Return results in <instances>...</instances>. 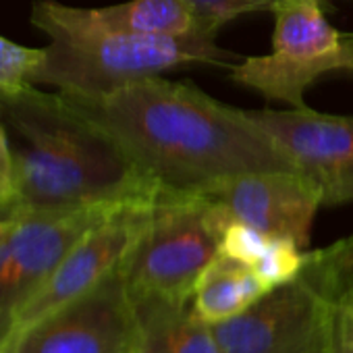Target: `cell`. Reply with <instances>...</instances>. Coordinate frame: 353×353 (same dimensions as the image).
<instances>
[{
	"mask_svg": "<svg viewBox=\"0 0 353 353\" xmlns=\"http://www.w3.org/2000/svg\"><path fill=\"white\" fill-rule=\"evenodd\" d=\"M32 23L50 36L34 85H54L69 94H106L131 81L156 77L183 65H225L233 52L216 46L212 34L143 38L88 23L77 7L36 0Z\"/></svg>",
	"mask_w": 353,
	"mask_h": 353,
	"instance_id": "3957f363",
	"label": "cell"
},
{
	"mask_svg": "<svg viewBox=\"0 0 353 353\" xmlns=\"http://www.w3.org/2000/svg\"><path fill=\"white\" fill-rule=\"evenodd\" d=\"M223 229L204 194L158 192L145 229L131 248L123 279L135 301H188L219 254Z\"/></svg>",
	"mask_w": 353,
	"mask_h": 353,
	"instance_id": "5b68a950",
	"label": "cell"
},
{
	"mask_svg": "<svg viewBox=\"0 0 353 353\" xmlns=\"http://www.w3.org/2000/svg\"><path fill=\"white\" fill-rule=\"evenodd\" d=\"M135 353H143V351H141V347H139V349H137V351H135Z\"/></svg>",
	"mask_w": 353,
	"mask_h": 353,
	"instance_id": "7402d4cb",
	"label": "cell"
},
{
	"mask_svg": "<svg viewBox=\"0 0 353 353\" xmlns=\"http://www.w3.org/2000/svg\"><path fill=\"white\" fill-rule=\"evenodd\" d=\"M3 131H5V129H3V125H0V133H3Z\"/></svg>",
	"mask_w": 353,
	"mask_h": 353,
	"instance_id": "603a6c76",
	"label": "cell"
},
{
	"mask_svg": "<svg viewBox=\"0 0 353 353\" xmlns=\"http://www.w3.org/2000/svg\"><path fill=\"white\" fill-rule=\"evenodd\" d=\"M0 114L17 135V202L11 214L73 210L152 200L158 192L121 148L61 92L30 85L0 98Z\"/></svg>",
	"mask_w": 353,
	"mask_h": 353,
	"instance_id": "7a4b0ae2",
	"label": "cell"
},
{
	"mask_svg": "<svg viewBox=\"0 0 353 353\" xmlns=\"http://www.w3.org/2000/svg\"><path fill=\"white\" fill-rule=\"evenodd\" d=\"M77 11L96 28L129 36L183 38L204 32L185 0H129L102 9L77 7Z\"/></svg>",
	"mask_w": 353,
	"mask_h": 353,
	"instance_id": "4fadbf2b",
	"label": "cell"
},
{
	"mask_svg": "<svg viewBox=\"0 0 353 353\" xmlns=\"http://www.w3.org/2000/svg\"><path fill=\"white\" fill-rule=\"evenodd\" d=\"M334 353H353V291L343 299L336 316Z\"/></svg>",
	"mask_w": 353,
	"mask_h": 353,
	"instance_id": "ffe728a7",
	"label": "cell"
},
{
	"mask_svg": "<svg viewBox=\"0 0 353 353\" xmlns=\"http://www.w3.org/2000/svg\"><path fill=\"white\" fill-rule=\"evenodd\" d=\"M221 229L233 223L248 225L268 237H285L301 250L310 243V231L322 196L297 170L245 172L204 192Z\"/></svg>",
	"mask_w": 353,
	"mask_h": 353,
	"instance_id": "30bf717a",
	"label": "cell"
},
{
	"mask_svg": "<svg viewBox=\"0 0 353 353\" xmlns=\"http://www.w3.org/2000/svg\"><path fill=\"white\" fill-rule=\"evenodd\" d=\"M185 3L192 7L200 28L216 36L227 21L248 13L272 11L283 0H185Z\"/></svg>",
	"mask_w": 353,
	"mask_h": 353,
	"instance_id": "e0dca14e",
	"label": "cell"
},
{
	"mask_svg": "<svg viewBox=\"0 0 353 353\" xmlns=\"http://www.w3.org/2000/svg\"><path fill=\"white\" fill-rule=\"evenodd\" d=\"M268 243H270L268 235H264V233H260L248 225L233 223L223 231L219 252L252 266L264 254Z\"/></svg>",
	"mask_w": 353,
	"mask_h": 353,
	"instance_id": "ac0fdd59",
	"label": "cell"
},
{
	"mask_svg": "<svg viewBox=\"0 0 353 353\" xmlns=\"http://www.w3.org/2000/svg\"><path fill=\"white\" fill-rule=\"evenodd\" d=\"M353 291V235L305 252L299 272L214 324L225 353H334L336 316Z\"/></svg>",
	"mask_w": 353,
	"mask_h": 353,
	"instance_id": "277c9868",
	"label": "cell"
},
{
	"mask_svg": "<svg viewBox=\"0 0 353 353\" xmlns=\"http://www.w3.org/2000/svg\"><path fill=\"white\" fill-rule=\"evenodd\" d=\"M44 61V48L19 46L0 36V98L34 85L32 77Z\"/></svg>",
	"mask_w": 353,
	"mask_h": 353,
	"instance_id": "9a60e30c",
	"label": "cell"
},
{
	"mask_svg": "<svg viewBox=\"0 0 353 353\" xmlns=\"http://www.w3.org/2000/svg\"><path fill=\"white\" fill-rule=\"evenodd\" d=\"M17 221H19V214H3V216H0V245H3L5 239L11 235Z\"/></svg>",
	"mask_w": 353,
	"mask_h": 353,
	"instance_id": "44dd1931",
	"label": "cell"
},
{
	"mask_svg": "<svg viewBox=\"0 0 353 353\" xmlns=\"http://www.w3.org/2000/svg\"><path fill=\"white\" fill-rule=\"evenodd\" d=\"M268 289L250 264L219 252L196 283L192 307L198 318L214 326L248 310Z\"/></svg>",
	"mask_w": 353,
	"mask_h": 353,
	"instance_id": "5bb4252c",
	"label": "cell"
},
{
	"mask_svg": "<svg viewBox=\"0 0 353 353\" xmlns=\"http://www.w3.org/2000/svg\"><path fill=\"white\" fill-rule=\"evenodd\" d=\"M61 94L121 148L156 192L204 194L237 174L297 170L245 110L225 106L192 83L156 75L96 96Z\"/></svg>",
	"mask_w": 353,
	"mask_h": 353,
	"instance_id": "6da1fadb",
	"label": "cell"
},
{
	"mask_svg": "<svg viewBox=\"0 0 353 353\" xmlns=\"http://www.w3.org/2000/svg\"><path fill=\"white\" fill-rule=\"evenodd\" d=\"M272 52L233 65L231 77L266 100L307 108L305 92L322 75L353 71V34L336 32L320 0H283L272 11Z\"/></svg>",
	"mask_w": 353,
	"mask_h": 353,
	"instance_id": "8992f818",
	"label": "cell"
},
{
	"mask_svg": "<svg viewBox=\"0 0 353 353\" xmlns=\"http://www.w3.org/2000/svg\"><path fill=\"white\" fill-rule=\"evenodd\" d=\"M141 328L123 266L96 289L13 336L0 353H135Z\"/></svg>",
	"mask_w": 353,
	"mask_h": 353,
	"instance_id": "52a82bcc",
	"label": "cell"
},
{
	"mask_svg": "<svg viewBox=\"0 0 353 353\" xmlns=\"http://www.w3.org/2000/svg\"><path fill=\"white\" fill-rule=\"evenodd\" d=\"M154 198L121 204L106 219L94 225L19 310L5 343L0 347H5L13 336L28 330L30 326L83 297L112 272H117L145 229Z\"/></svg>",
	"mask_w": 353,
	"mask_h": 353,
	"instance_id": "ba28073f",
	"label": "cell"
},
{
	"mask_svg": "<svg viewBox=\"0 0 353 353\" xmlns=\"http://www.w3.org/2000/svg\"><path fill=\"white\" fill-rule=\"evenodd\" d=\"M17 202V168L7 131L0 133V216L11 214Z\"/></svg>",
	"mask_w": 353,
	"mask_h": 353,
	"instance_id": "d6986e66",
	"label": "cell"
},
{
	"mask_svg": "<svg viewBox=\"0 0 353 353\" xmlns=\"http://www.w3.org/2000/svg\"><path fill=\"white\" fill-rule=\"evenodd\" d=\"M127 204V202H125ZM121 204L26 212L0 245V345L28 299L44 285L71 248Z\"/></svg>",
	"mask_w": 353,
	"mask_h": 353,
	"instance_id": "9c48e42d",
	"label": "cell"
},
{
	"mask_svg": "<svg viewBox=\"0 0 353 353\" xmlns=\"http://www.w3.org/2000/svg\"><path fill=\"white\" fill-rule=\"evenodd\" d=\"M245 112L318 188L324 206L353 202V117L312 108Z\"/></svg>",
	"mask_w": 353,
	"mask_h": 353,
	"instance_id": "8fae6325",
	"label": "cell"
},
{
	"mask_svg": "<svg viewBox=\"0 0 353 353\" xmlns=\"http://www.w3.org/2000/svg\"><path fill=\"white\" fill-rule=\"evenodd\" d=\"M143 353H225L212 324L196 316L192 299L135 301Z\"/></svg>",
	"mask_w": 353,
	"mask_h": 353,
	"instance_id": "7c38bea8",
	"label": "cell"
},
{
	"mask_svg": "<svg viewBox=\"0 0 353 353\" xmlns=\"http://www.w3.org/2000/svg\"><path fill=\"white\" fill-rule=\"evenodd\" d=\"M303 256L305 252L295 241L285 237H270L268 248L252 264V268L272 289L281 283L291 281L299 272L303 264Z\"/></svg>",
	"mask_w": 353,
	"mask_h": 353,
	"instance_id": "2e32d148",
	"label": "cell"
}]
</instances>
